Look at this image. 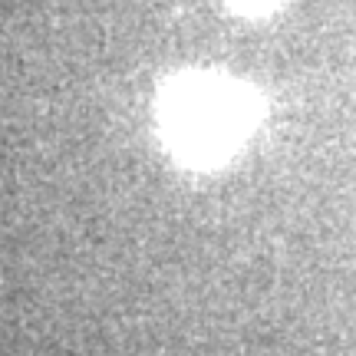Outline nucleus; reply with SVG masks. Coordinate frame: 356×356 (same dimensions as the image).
Here are the masks:
<instances>
[{
	"label": "nucleus",
	"mask_w": 356,
	"mask_h": 356,
	"mask_svg": "<svg viewBox=\"0 0 356 356\" xmlns=\"http://www.w3.org/2000/svg\"><path fill=\"white\" fill-rule=\"evenodd\" d=\"M254 119V96L231 79L188 73L162 92V136L188 165H215L228 159Z\"/></svg>",
	"instance_id": "1"
},
{
	"label": "nucleus",
	"mask_w": 356,
	"mask_h": 356,
	"mask_svg": "<svg viewBox=\"0 0 356 356\" xmlns=\"http://www.w3.org/2000/svg\"><path fill=\"white\" fill-rule=\"evenodd\" d=\"M234 10H241V13H248V17H261V13H267L277 0H228Z\"/></svg>",
	"instance_id": "2"
}]
</instances>
